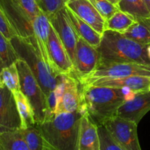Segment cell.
<instances>
[{
    "label": "cell",
    "instance_id": "1",
    "mask_svg": "<svg viewBox=\"0 0 150 150\" xmlns=\"http://www.w3.org/2000/svg\"><path fill=\"white\" fill-rule=\"evenodd\" d=\"M86 112L61 113L37 125L50 150H79L81 118Z\"/></svg>",
    "mask_w": 150,
    "mask_h": 150
},
{
    "label": "cell",
    "instance_id": "2",
    "mask_svg": "<svg viewBox=\"0 0 150 150\" xmlns=\"http://www.w3.org/2000/svg\"><path fill=\"white\" fill-rule=\"evenodd\" d=\"M80 108H83L97 125L117 115L126 102L122 89L81 84Z\"/></svg>",
    "mask_w": 150,
    "mask_h": 150
},
{
    "label": "cell",
    "instance_id": "3",
    "mask_svg": "<svg viewBox=\"0 0 150 150\" xmlns=\"http://www.w3.org/2000/svg\"><path fill=\"white\" fill-rule=\"evenodd\" d=\"M145 45L135 42L124 34L105 30L98 49L99 63L138 62L150 64Z\"/></svg>",
    "mask_w": 150,
    "mask_h": 150
},
{
    "label": "cell",
    "instance_id": "4",
    "mask_svg": "<svg viewBox=\"0 0 150 150\" xmlns=\"http://www.w3.org/2000/svg\"><path fill=\"white\" fill-rule=\"evenodd\" d=\"M10 41L18 59L26 62L47 98L61 81L63 75L58 74L44 61L30 38L15 36Z\"/></svg>",
    "mask_w": 150,
    "mask_h": 150
},
{
    "label": "cell",
    "instance_id": "5",
    "mask_svg": "<svg viewBox=\"0 0 150 150\" xmlns=\"http://www.w3.org/2000/svg\"><path fill=\"white\" fill-rule=\"evenodd\" d=\"M16 64L20 78L21 91L32 105L37 125L41 124L48 114L46 96L26 62L18 59Z\"/></svg>",
    "mask_w": 150,
    "mask_h": 150
},
{
    "label": "cell",
    "instance_id": "6",
    "mask_svg": "<svg viewBox=\"0 0 150 150\" xmlns=\"http://www.w3.org/2000/svg\"><path fill=\"white\" fill-rule=\"evenodd\" d=\"M143 76L150 78V64L138 62L99 63L93 73L80 82L88 84L99 79Z\"/></svg>",
    "mask_w": 150,
    "mask_h": 150
},
{
    "label": "cell",
    "instance_id": "7",
    "mask_svg": "<svg viewBox=\"0 0 150 150\" xmlns=\"http://www.w3.org/2000/svg\"><path fill=\"white\" fill-rule=\"evenodd\" d=\"M103 125L123 149L142 150L138 138L136 123L116 116L107 120Z\"/></svg>",
    "mask_w": 150,
    "mask_h": 150
},
{
    "label": "cell",
    "instance_id": "8",
    "mask_svg": "<svg viewBox=\"0 0 150 150\" xmlns=\"http://www.w3.org/2000/svg\"><path fill=\"white\" fill-rule=\"evenodd\" d=\"M98 49L79 38L75 50L73 75L79 82L93 73L99 64Z\"/></svg>",
    "mask_w": 150,
    "mask_h": 150
},
{
    "label": "cell",
    "instance_id": "9",
    "mask_svg": "<svg viewBox=\"0 0 150 150\" xmlns=\"http://www.w3.org/2000/svg\"><path fill=\"white\" fill-rule=\"evenodd\" d=\"M21 129V120L13 92L0 87V134Z\"/></svg>",
    "mask_w": 150,
    "mask_h": 150
},
{
    "label": "cell",
    "instance_id": "10",
    "mask_svg": "<svg viewBox=\"0 0 150 150\" xmlns=\"http://www.w3.org/2000/svg\"><path fill=\"white\" fill-rule=\"evenodd\" d=\"M0 7L4 11L16 36L29 38L33 36V20L13 0H0Z\"/></svg>",
    "mask_w": 150,
    "mask_h": 150
},
{
    "label": "cell",
    "instance_id": "11",
    "mask_svg": "<svg viewBox=\"0 0 150 150\" xmlns=\"http://www.w3.org/2000/svg\"><path fill=\"white\" fill-rule=\"evenodd\" d=\"M48 48L50 61L54 70L59 75L73 74V62L58 34L51 25Z\"/></svg>",
    "mask_w": 150,
    "mask_h": 150
},
{
    "label": "cell",
    "instance_id": "12",
    "mask_svg": "<svg viewBox=\"0 0 150 150\" xmlns=\"http://www.w3.org/2000/svg\"><path fill=\"white\" fill-rule=\"evenodd\" d=\"M48 19L67 49L72 62H73L75 50L79 37L70 21L66 6L57 13L49 16Z\"/></svg>",
    "mask_w": 150,
    "mask_h": 150
},
{
    "label": "cell",
    "instance_id": "13",
    "mask_svg": "<svg viewBox=\"0 0 150 150\" xmlns=\"http://www.w3.org/2000/svg\"><path fill=\"white\" fill-rule=\"evenodd\" d=\"M65 6L103 35L105 31V20L89 0H67Z\"/></svg>",
    "mask_w": 150,
    "mask_h": 150
},
{
    "label": "cell",
    "instance_id": "14",
    "mask_svg": "<svg viewBox=\"0 0 150 150\" xmlns=\"http://www.w3.org/2000/svg\"><path fill=\"white\" fill-rule=\"evenodd\" d=\"M150 111V90L139 92L132 100L125 103L117 111L118 117L139 124Z\"/></svg>",
    "mask_w": 150,
    "mask_h": 150
},
{
    "label": "cell",
    "instance_id": "15",
    "mask_svg": "<svg viewBox=\"0 0 150 150\" xmlns=\"http://www.w3.org/2000/svg\"><path fill=\"white\" fill-rule=\"evenodd\" d=\"M32 26L33 36L31 37L30 39L38 48L44 61L54 70L48 54V36L51 29L48 17L44 13H40L34 18Z\"/></svg>",
    "mask_w": 150,
    "mask_h": 150
},
{
    "label": "cell",
    "instance_id": "16",
    "mask_svg": "<svg viewBox=\"0 0 150 150\" xmlns=\"http://www.w3.org/2000/svg\"><path fill=\"white\" fill-rule=\"evenodd\" d=\"M65 89L58 104L56 114L74 112L80 108L81 83L73 74L65 75Z\"/></svg>",
    "mask_w": 150,
    "mask_h": 150
},
{
    "label": "cell",
    "instance_id": "17",
    "mask_svg": "<svg viewBox=\"0 0 150 150\" xmlns=\"http://www.w3.org/2000/svg\"><path fill=\"white\" fill-rule=\"evenodd\" d=\"M86 85L104 86L115 89L130 88L135 92L139 93L149 91L150 78L143 76H130L114 79H99Z\"/></svg>",
    "mask_w": 150,
    "mask_h": 150
},
{
    "label": "cell",
    "instance_id": "18",
    "mask_svg": "<svg viewBox=\"0 0 150 150\" xmlns=\"http://www.w3.org/2000/svg\"><path fill=\"white\" fill-rule=\"evenodd\" d=\"M79 150H100L98 127L87 113L81 118Z\"/></svg>",
    "mask_w": 150,
    "mask_h": 150
},
{
    "label": "cell",
    "instance_id": "19",
    "mask_svg": "<svg viewBox=\"0 0 150 150\" xmlns=\"http://www.w3.org/2000/svg\"><path fill=\"white\" fill-rule=\"evenodd\" d=\"M70 20L79 38L87 42L95 48H98L102 40V35L97 32L90 25L82 20L74 12L66 7Z\"/></svg>",
    "mask_w": 150,
    "mask_h": 150
},
{
    "label": "cell",
    "instance_id": "20",
    "mask_svg": "<svg viewBox=\"0 0 150 150\" xmlns=\"http://www.w3.org/2000/svg\"><path fill=\"white\" fill-rule=\"evenodd\" d=\"M123 34L138 43L145 46L150 45V18H137Z\"/></svg>",
    "mask_w": 150,
    "mask_h": 150
},
{
    "label": "cell",
    "instance_id": "21",
    "mask_svg": "<svg viewBox=\"0 0 150 150\" xmlns=\"http://www.w3.org/2000/svg\"><path fill=\"white\" fill-rule=\"evenodd\" d=\"M17 104L18 111L21 120V129L31 126H36L33 108L29 100L21 92V91L13 94Z\"/></svg>",
    "mask_w": 150,
    "mask_h": 150
},
{
    "label": "cell",
    "instance_id": "22",
    "mask_svg": "<svg viewBox=\"0 0 150 150\" xmlns=\"http://www.w3.org/2000/svg\"><path fill=\"white\" fill-rule=\"evenodd\" d=\"M136 21L134 16L120 10L105 21V30H112L123 34Z\"/></svg>",
    "mask_w": 150,
    "mask_h": 150
},
{
    "label": "cell",
    "instance_id": "23",
    "mask_svg": "<svg viewBox=\"0 0 150 150\" xmlns=\"http://www.w3.org/2000/svg\"><path fill=\"white\" fill-rule=\"evenodd\" d=\"M20 131L30 150H50L37 126L21 129Z\"/></svg>",
    "mask_w": 150,
    "mask_h": 150
},
{
    "label": "cell",
    "instance_id": "24",
    "mask_svg": "<svg viewBox=\"0 0 150 150\" xmlns=\"http://www.w3.org/2000/svg\"><path fill=\"white\" fill-rule=\"evenodd\" d=\"M0 141L4 150H30L20 130L1 133Z\"/></svg>",
    "mask_w": 150,
    "mask_h": 150
},
{
    "label": "cell",
    "instance_id": "25",
    "mask_svg": "<svg viewBox=\"0 0 150 150\" xmlns=\"http://www.w3.org/2000/svg\"><path fill=\"white\" fill-rule=\"evenodd\" d=\"M0 74L4 86L13 94L21 91L20 78L16 62L4 67Z\"/></svg>",
    "mask_w": 150,
    "mask_h": 150
},
{
    "label": "cell",
    "instance_id": "26",
    "mask_svg": "<svg viewBox=\"0 0 150 150\" xmlns=\"http://www.w3.org/2000/svg\"><path fill=\"white\" fill-rule=\"evenodd\" d=\"M119 9L132 15L136 19L150 18V13L143 0H121Z\"/></svg>",
    "mask_w": 150,
    "mask_h": 150
},
{
    "label": "cell",
    "instance_id": "27",
    "mask_svg": "<svg viewBox=\"0 0 150 150\" xmlns=\"http://www.w3.org/2000/svg\"><path fill=\"white\" fill-rule=\"evenodd\" d=\"M0 59L5 67L16 62L18 59L11 41L0 32Z\"/></svg>",
    "mask_w": 150,
    "mask_h": 150
},
{
    "label": "cell",
    "instance_id": "28",
    "mask_svg": "<svg viewBox=\"0 0 150 150\" xmlns=\"http://www.w3.org/2000/svg\"><path fill=\"white\" fill-rule=\"evenodd\" d=\"M98 127L100 150H125L114 140L103 125H98Z\"/></svg>",
    "mask_w": 150,
    "mask_h": 150
},
{
    "label": "cell",
    "instance_id": "29",
    "mask_svg": "<svg viewBox=\"0 0 150 150\" xmlns=\"http://www.w3.org/2000/svg\"><path fill=\"white\" fill-rule=\"evenodd\" d=\"M106 21L113 15L120 10L118 7L114 5L107 0H89Z\"/></svg>",
    "mask_w": 150,
    "mask_h": 150
},
{
    "label": "cell",
    "instance_id": "30",
    "mask_svg": "<svg viewBox=\"0 0 150 150\" xmlns=\"http://www.w3.org/2000/svg\"><path fill=\"white\" fill-rule=\"evenodd\" d=\"M67 0H40V8L48 17L55 14L66 5Z\"/></svg>",
    "mask_w": 150,
    "mask_h": 150
},
{
    "label": "cell",
    "instance_id": "31",
    "mask_svg": "<svg viewBox=\"0 0 150 150\" xmlns=\"http://www.w3.org/2000/svg\"><path fill=\"white\" fill-rule=\"evenodd\" d=\"M13 1L17 3L33 19L42 13L35 0H13Z\"/></svg>",
    "mask_w": 150,
    "mask_h": 150
},
{
    "label": "cell",
    "instance_id": "32",
    "mask_svg": "<svg viewBox=\"0 0 150 150\" xmlns=\"http://www.w3.org/2000/svg\"><path fill=\"white\" fill-rule=\"evenodd\" d=\"M0 32L10 40H11L12 38L16 36L14 29L10 25L8 19L6 17L1 7H0Z\"/></svg>",
    "mask_w": 150,
    "mask_h": 150
},
{
    "label": "cell",
    "instance_id": "33",
    "mask_svg": "<svg viewBox=\"0 0 150 150\" xmlns=\"http://www.w3.org/2000/svg\"><path fill=\"white\" fill-rule=\"evenodd\" d=\"M107 1H108L109 2H111L112 4H114V5L117 6V7H119V4H120L121 0H107Z\"/></svg>",
    "mask_w": 150,
    "mask_h": 150
},
{
    "label": "cell",
    "instance_id": "34",
    "mask_svg": "<svg viewBox=\"0 0 150 150\" xmlns=\"http://www.w3.org/2000/svg\"><path fill=\"white\" fill-rule=\"evenodd\" d=\"M144 2L145 5H146V8L148 9L149 10V13H150V0H143Z\"/></svg>",
    "mask_w": 150,
    "mask_h": 150
},
{
    "label": "cell",
    "instance_id": "35",
    "mask_svg": "<svg viewBox=\"0 0 150 150\" xmlns=\"http://www.w3.org/2000/svg\"><path fill=\"white\" fill-rule=\"evenodd\" d=\"M4 67H5V65H4V63H3V62L1 61V59H0V73H1V71L2 70V69L4 68Z\"/></svg>",
    "mask_w": 150,
    "mask_h": 150
},
{
    "label": "cell",
    "instance_id": "36",
    "mask_svg": "<svg viewBox=\"0 0 150 150\" xmlns=\"http://www.w3.org/2000/svg\"><path fill=\"white\" fill-rule=\"evenodd\" d=\"M146 50H147L148 57H149V59H150V45H147V47H146Z\"/></svg>",
    "mask_w": 150,
    "mask_h": 150
},
{
    "label": "cell",
    "instance_id": "37",
    "mask_svg": "<svg viewBox=\"0 0 150 150\" xmlns=\"http://www.w3.org/2000/svg\"><path fill=\"white\" fill-rule=\"evenodd\" d=\"M2 86H4V83H3L2 80H1V74H0V87H2Z\"/></svg>",
    "mask_w": 150,
    "mask_h": 150
},
{
    "label": "cell",
    "instance_id": "38",
    "mask_svg": "<svg viewBox=\"0 0 150 150\" xmlns=\"http://www.w3.org/2000/svg\"><path fill=\"white\" fill-rule=\"evenodd\" d=\"M0 150H4V147H3V146H2V144H1V141H0Z\"/></svg>",
    "mask_w": 150,
    "mask_h": 150
},
{
    "label": "cell",
    "instance_id": "39",
    "mask_svg": "<svg viewBox=\"0 0 150 150\" xmlns=\"http://www.w3.org/2000/svg\"><path fill=\"white\" fill-rule=\"evenodd\" d=\"M35 1H36V2L38 3V5H39L40 2V0H35Z\"/></svg>",
    "mask_w": 150,
    "mask_h": 150
},
{
    "label": "cell",
    "instance_id": "40",
    "mask_svg": "<svg viewBox=\"0 0 150 150\" xmlns=\"http://www.w3.org/2000/svg\"><path fill=\"white\" fill-rule=\"evenodd\" d=\"M149 90H150V86H149Z\"/></svg>",
    "mask_w": 150,
    "mask_h": 150
}]
</instances>
